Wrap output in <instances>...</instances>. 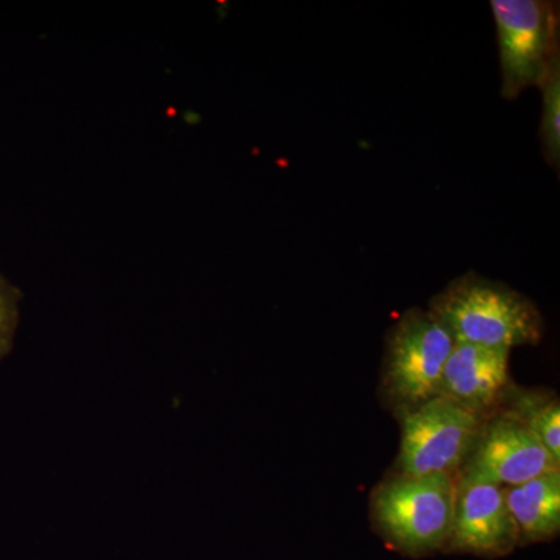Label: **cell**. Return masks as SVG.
Returning a JSON list of instances; mask_svg holds the SVG:
<instances>
[{
	"instance_id": "1",
	"label": "cell",
	"mask_w": 560,
	"mask_h": 560,
	"mask_svg": "<svg viewBox=\"0 0 560 560\" xmlns=\"http://www.w3.org/2000/svg\"><path fill=\"white\" fill-rule=\"evenodd\" d=\"M430 312L455 341L511 350L539 345L544 337V319L533 301L477 272L452 280L431 300Z\"/></svg>"
},
{
	"instance_id": "2",
	"label": "cell",
	"mask_w": 560,
	"mask_h": 560,
	"mask_svg": "<svg viewBox=\"0 0 560 560\" xmlns=\"http://www.w3.org/2000/svg\"><path fill=\"white\" fill-rule=\"evenodd\" d=\"M456 481L452 475H397L378 485L371 499L372 521L394 550L423 558L451 539Z\"/></svg>"
},
{
	"instance_id": "3",
	"label": "cell",
	"mask_w": 560,
	"mask_h": 560,
	"mask_svg": "<svg viewBox=\"0 0 560 560\" xmlns=\"http://www.w3.org/2000/svg\"><path fill=\"white\" fill-rule=\"evenodd\" d=\"M481 430V415L442 396L407 408L401 415L399 474L452 475L469 458Z\"/></svg>"
},
{
	"instance_id": "4",
	"label": "cell",
	"mask_w": 560,
	"mask_h": 560,
	"mask_svg": "<svg viewBox=\"0 0 560 560\" xmlns=\"http://www.w3.org/2000/svg\"><path fill=\"white\" fill-rule=\"evenodd\" d=\"M453 346L455 338L433 313H404L386 338L383 382L389 396L407 408L440 396Z\"/></svg>"
},
{
	"instance_id": "5",
	"label": "cell",
	"mask_w": 560,
	"mask_h": 560,
	"mask_svg": "<svg viewBox=\"0 0 560 560\" xmlns=\"http://www.w3.org/2000/svg\"><path fill=\"white\" fill-rule=\"evenodd\" d=\"M499 36L501 95L515 98L539 86L559 50L558 3L545 0H492Z\"/></svg>"
},
{
	"instance_id": "6",
	"label": "cell",
	"mask_w": 560,
	"mask_h": 560,
	"mask_svg": "<svg viewBox=\"0 0 560 560\" xmlns=\"http://www.w3.org/2000/svg\"><path fill=\"white\" fill-rule=\"evenodd\" d=\"M521 545L506 490L464 470L456 481L455 512L447 550L478 558H503Z\"/></svg>"
},
{
	"instance_id": "7",
	"label": "cell",
	"mask_w": 560,
	"mask_h": 560,
	"mask_svg": "<svg viewBox=\"0 0 560 560\" xmlns=\"http://www.w3.org/2000/svg\"><path fill=\"white\" fill-rule=\"evenodd\" d=\"M466 469L500 486H518L560 464L511 412L482 427Z\"/></svg>"
},
{
	"instance_id": "8",
	"label": "cell",
	"mask_w": 560,
	"mask_h": 560,
	"mask_svg": "<svg viewBox=\"0 0 560 560\" xmlns=\"http://www.w3.org/2000/svg\"><path fill=\"white\" fill-rule=\"evenodd\" d=\"M510 352L455 341L442 372L440 396L481 415L503 396L510 383Z\"/></svg>"
},
{
	"instance_id": "9",
	"label": "cell",
	"mask_w": 560,
	"mask_h": 560,
	"mask_svg": "<svg viewBox=\"0 0 560 560\" xmlns=\"http://www.w3.org/2000/svg\"><path fill=\"white\" fill-rule=\"evenodd\" d=\"M521 545L555 539L560 530V471L551 470L506 490Z\"/></svg>"
},
{
	"instance_id": "10",
	"label": "cell",
	"mask_w": 560,
	"mask_h": 560,
	"mask_svg": "<svg viewBox=\"0 0 560 560\" xmlns=\"http://www.w3.org/2000/svg\"><path fill=\"white\" fill-rule=\"evenodd\" d=\"M511 415L536 436L560 464V405L556 397L541 393H522L515 397Z\"/></svg>"
},
{
	"instance_id": "11",
	"label": "cell",
	"mask_w": 560,
	"mask_h": 560,
	"mask_svg": "<svg viewBox=\"0 0 560 560\" xmlns=\"http://www.w3.org/2000/svg\"><path fill=\"white\" fill-rule=\"evenodd\" d=\"M560 55H552L547 72L540 81L544 110H541L540 142L544 156L555 171L560 162Z\"/></svg>"
},
{
	"instance_id": "12",
	"label": "cell",
	"mask_w": 560,
	"mask_h": 560,
	"mask_svg": "<svg viewBox=\"0 0 560 560\" xmlns=\"http://www.w3.org/2000/svg\"><path fill=\"white\" fill-rule=\"evenodd\" d=\"M18 300L20 294L0 275V360L9 353L18 326Z\"/></svg>"
}]
</instances>
